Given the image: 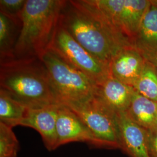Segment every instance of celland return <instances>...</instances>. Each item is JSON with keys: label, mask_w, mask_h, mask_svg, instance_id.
Listing matches in <instances>:
<instances>
[{"label": "cell", "mask_w": 157, "mask_h": 157, "mask_svg": "<svg viewBox=\"0 0 157 157\" xmlns=\"http://www.w3.org/2000/svg\"><path fill=\"white\" fill-rule=\"evenodd\" d=\"M146 60L133 46L124 47L113 56L109 64L110 75L134 87L140 76Z\"/></svg>", "instance_id": "obj_10"}, {"label": "cell", "mask_w": 157, "mask_h": 157, "mask_svg": "<svg viewBox=\"0 0 157 157\" xmlns=\"http://www.w3.org/2000/svg\"><path fill=\"white\" fill-rule=\"evenodd\" d=\"M120 148L132 157H150L148 130L135 123L126 112L118 113Z\"/></svg>", "instance_id": "obj_11"}, {"label": "cell", "mask_w": 157, "mask_h": 157, "mask_svg": "<svg viewBox=\"0 0 157 157\" xmlns=\"http://www.w3.org/2000/svg\"><path fill=\"white\" fill-rule=\"evenodd\" d=\"M65 1L27 0L15 47V59L39 58L48 50Z\"/></svg>", "instance_id": "obj_3"}, {"label": "cell", "mask_w": 157, "mask_h": 157, "mask_svg": "<svg viewBox=\"0 0 157 157\" xmlns=\"http://www.w3.org/2000/svg\"><path fill=\"white\" fill-rule=\"evenodd\" d=\"M58 147L73 142L84 143L101 148L100 142L78 115L69 107L61 104L56 120Z\"/></svg>", "instance_id": "obj_8"}, {"label": "cell", "mask_w": 157, "mask_h": 157, "mask_svg": "<svg viewBox=\"0 0 157 157\" xmlns=\"http://www.w3.org/2000/svg\"><path fill=\"white\" fill-rule=\"evenodd\" d=\"M152 65L155 67V68L157 69V61H156L155 62H154V63H152Z\"/></svg>", "instance_id": "obj_21"}, {"label": "cell", "mask_w": 157, "mask_h": 157, "mask_svg": "<svg viewBox=\"0 0 157 157\" xmlns=\"http://www.w3.org/2000/svg\"><path fill=\"white\" fill-rule=\"evenodd\" d=\"M59 24L108 67L119 51L133 46L89 0L65 1Z\"/></svg>", "instance_id": "obj_1"}, {"label": "cell", "mask_w": 157, "mask_h": 157, "mask_svg": "<svg viewBox=\"0 0 157 157\" xmlns=\"http://www.w3.org/2000/svg\"><path fill=\"white\" fill-rule=\"evenodd\" d=\"M133 87L141 95L157 102V70L152 63L146 61Z\"/></svg>", "instance_id": "obj_17"}, {"label": "cell", "mask_w": 157, "mask_h": 157, "mask_svg": "<svg viewBox=\"0 0 157 157\" xmlns=\"http://www.w3.org/2000/svg\"><path fill=\"white\" fill-rule=\"evenodd\" d=\"M48 48L97 84L110 75L107 65L91 55L59 23Z\"/></svg>", "instance_id": "obj_6"}, {"label": "cell", "mask_w": 157, "mask_h": 157, "mask_svg": "<svg viewBox=\"0 0 157 157\" xmlns=\"http://www.w3.org/2000/svg\"><path fill=\"white\" fill-rule=\"evenodd\" d=\"M61 104L29 109L19 125L36 130L41 135L46 148L53 151L58 147L56 120L58 109Z\"/></svg>", "instance_id": "obj_9"}, {"label": "cell", "mask_w": 157, "mask_h": 157, "mask_svg": "<svg viewBox=\"0 0 157 157\" xmlns=\"http://www.w3.org/2000/svg\"><path fill=\"white\" fill-rule=\"evenodd\" d=\"M0 89L29 109L61 104L39 58L0 63Z\"/></svg>", "instance_id": "obj_2"}, {"label": "cell", "mask_w": 157, "mask_h": 157, "mask_svg": "<svg viewBox=\"0 0 157 157\" xmlns=\"http://www.w3.org/2000/svg\"><path fill=\"white\" fill-rule=\"evenodd\" d=\"M133 46L151 63L157 61V1H150L143 17Z\"/></svg>", "instance_id": "obj_12"}, {"label": "cell", "mask_w": 157, "mask_h": 157, "mask_svg": "<svg viewBox=\"0 0 157 157\" xmlns=\"http://www.w3.org/2000/svg\"><path fill=\"white\" fill-rule=\"evenodd\" d=\"M19 143L12 128L0 122V157H17Z\"/></svg>", "instance_id": "obj_18"}, {"label": "cell", "mask_w": 157, "mask_h": 157, "mask_svg": "<svg viewBox=\"0 0 157 157\" xmlns=\"http://www.w3.org/2000/svg\"><path fill=\"white\" fill-rule=\"evenodd\" d=\"M135 123L147 130L157 129V102L140 94L135 90L126 111Z\"/></svg>", "instance_id": "obj_14"}, {"label": "cell", "mask_w": 157, "mask_h": 157, "mask_svg": "<svg viewBox=\"0 0 157 157\" xmlns=\"http://www.w3.org/2000/svg\"><path fill=\"white\" fill-rule=\"evenodd\" d=\"M27 0H1L0 13L21 25V17Z\"/></svg>", "instance_id": "obj_19"}, {"label": "cell", "mask_w": 157, "mask_h": 157, "mask_svg": "<svg viewBox=\"0 0 157 157\" xmlns=\"http://www.w3.org/2000/svg\"><path fill=\"white\" fill-rule=\"evenodd\" d=\"M80 118L101 147L120 148L118 113L94 96L84 102L65 105Z\"/></svg>", "instance_id": "obj_5"}, {"label": "cell", "mask_w": 157, "mask_h": 157, "mask_svg": "<svg viewBox=\"0 0 157 157\" xmlns=\"http://www.w3.org/2000/svg\"><path fill=\"white\" fill-rule=\"evenodd\" d=\"M148 145L150 157H157V129L148 130Z\"/></svg>", "instance_id": "obj_20"}, {"label": "cell", "mask_w": 157, "mask_h": 157, "mask_svg": "<svg viewBox=\"0 0 157 157\" xmlns=\"http://www.w3.org/2000/svg\"><path fill=\"white\" fill-rule=\"evenodd\" d=\"M133 45L148 0H89Z\"/></svg>", "instance_id": "obj_7"}, {"label": "cell", "mask_w": 157, "mask_h": 157, "mask_svg": "<svg viewBox=\"0 0 157 157\" xmlns=\"http://www.w3.org/2000/svg\"><path fill=\"white\" fill-rule=\"evenodd\" d=\"M135 92L134 87L109 75L97 84L94 96L119 113L126 111Z\"/></svg>", "instance_id": "obj_13"}, {"label": "cell", "mask_w": 157, "mask_h": 157, "mask_svg": "<svg viewBox=\"0 0 157 157\" xmlns=\"http://www.w3.org/2000/svg\"><path fill=\"white\" fill-rule=\"evenodd\" d=\"M39 58L45 67L52 87L61 104L84 102L95 95L97 84L50 48Z\"/></svg>", "instance_id": "obj_4"}, {"label": "cell", "mask_w": 157, "mask_h": 157, "mask_svg": "<svg viewBox=\"0 0 157 157\" xmlns=\"http://www.w3.org/2000/svg\"><path fill=\"white\" fill-rule=\"evenodd\" d=\"M28 108L0 89V122L12 128L18 126Z\"/></svg>", "instance_id": "obj_16"}, {"label": "cell", "mask_w": 157, "mask_h": 157, "mask_svg": "<svg viewBox=\"0 0 157 157\" xmlns=\"http://www.w3.org/2000/svg\"><path fill=\"white\" fill-rule=\"evenodd\" d=\"M21 25L0 13L1 63L15 59L14 51Z\"/></svg>", "instance_id": "obj_15"}]
</instances>
